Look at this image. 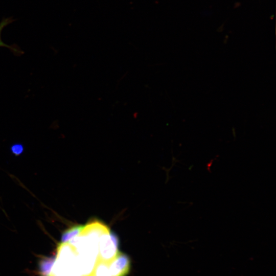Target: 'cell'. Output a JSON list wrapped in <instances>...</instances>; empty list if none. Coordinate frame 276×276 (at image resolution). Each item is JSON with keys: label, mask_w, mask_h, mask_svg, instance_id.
Returning a JSON list of instances; mask_svg holds the SVG:
<instances>
[{"label": "cell", "mask_w": 276, "mask_h": 276, "mask_svg": "<svg viewBox=\"0 0 276 276\" xmlns=\"http://www.w3.org/2000/svg\"><path fill=\"white\" fill-rule=\"evenodd\" d=\"M108 265L111 276H126L129 271L130 262L126 255L119 252Z\"/></svg>", "instance_id": "2"}, {"label": "cell", "mask_w": 276, "mask_h": 276, "mask_svg": "<svg viewBox=\"0 0 276 276\" xmlns=\"http://www.w3.org/2000/svg\"><path fill=\"white\" fill-rule=\"evenodd\" d=\"M83 226V225H75L64 231L61 236V243H66L79 235Z\"/></svg>", "instance_id": "4"}, {"label": "cell", "mask_w": 276, "mask_h": 276, "mask_svg": "<svg viewBox=\"0 0 276 276\" xmlns=\"http://www.w3.org/2000/svg\"><path fill=\"white\" fill-rule=\"evenodd\" d=\"M24 149L25 148L23 144L19 143H14L10 147L11 153L15 156L21 155L24 152Z\"/></svg>", "instance_id": "6"}, {"label": "cell", "mask_w": 276, "mask_h": 276, "mask_svg": "<svg viewBox=\"0 0 276 276\" xmlns=\"http://www.w3.org/2000/svg\"><path fill=\"white\" fill-rule=\"evenodd\" d=\"M108 263L102 261H100L95 267V276H111Z\"/></svg>", "instance_id": "5"}, {"label": "cell", "mask_w": 276, "mask_h": 276, "mask_svg": "<svg viewBox=\"0 0 276 276\" xmlns=\"http://www.w3.org/2000/svg\"><path fill=\"white\" fill-rule=\"evenodd\" d=\"M14 21L12 17H5L0 21V47L8 48L15 55L20 56L24 52L17 45H9L4 43L1 38V33L4 28Z\"/></svg>", "instance_id": "3"}, {"label": "cell", "mask_w": 276, "mask_h": 276, "mask_svg": "<svg viewBox=\"0 0 276 276\" xmlns=\"http://www.w3.org/2000/svg\"><path fill=\"white\" fill-rule=\"evenodd\" d=\"M90 276H92V275H90Z\"/></svg>", "instance_id": "7"}, {"label": "cell", "mask_w": 276, "mask_h": 276, "mask_svg": "<svg viewBox=\"0 0 276 276\" xmlns=\"http://www.w3.org/2000/svg\"><path fill=\"white\" fill-rule=\"evenodd\" d=\"M119 240L117 235L110 231L101 235L98 242V256L104 262L109 263L119 252Z\"/></svg>", "instance_id": "1"}]
</instances>
